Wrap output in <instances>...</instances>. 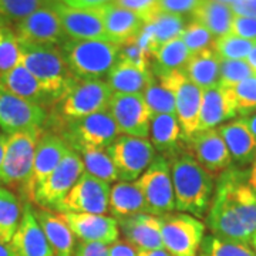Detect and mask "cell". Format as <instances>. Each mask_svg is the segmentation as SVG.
<instances>
[{
	"label": "cell",
	"mask_w": 256,
	"mask_h": 256,
	"mask_svg": "<svg viewBox=\"0 0 256 256\" xmlns=\"http://www.w3.org/2000/svg\"><path fill=\"white\" fill-rule=\"evenodd\" d=\"M44 107L23 100L0 86V131L6 136L18 131L42 128L46 122Z\"/></svg>",
	"instance_id": "9a60e30c"
},
{
	"label": "cell",
	"mask_w": 256,
	"mask_h": 256,
	"mask_svg": "<svg viewBox=\"0 0 256 256\" xmlns=\"http://www.w3.org/2000/svg\"><path fill=\"white\" fill-rule=\"evenodd\" d=\"M112 3L118 4L121 8L134 12L144 22H148L156 13L160 12L158 0H114Z\"/></svg>",
	"instance_id": "ee69618b"
},
{
	"label": "cell",
	"mask_w": 256,
	"mask_h": 256,
	"mask_svg": "<svg viewBox=\"0 0 256 256\" xmlns=\"http://www.w3.org/2000/svg\"><path fill=\"white\" fill-rule=\"evenodd\" d=\"M158 82L174 96L175 116L182 130V137H192L200 130V112L204 92L190 82L182 72H171L158 76Z\"/></svg>",
	"instance_id": "30bf717a"
},
{
	"label": "cell",
	"mask_w": 256,
	"mask_h": 256,
	"mask_svg": "<svg viewBox=\"0 0 256 256\" xmlns=\"http://www.w3.org/2000/svg\"><path fill=\"white\" fill-rule=\"evenodd\" d=\"M201 0H158V6L161 12L172 13V14H191Z\"/></svg>",
	"instance_id": "bcb514c9"
},
{
	"label": "cell",
	"mask_w": 256,
	"mask_h": 256,
	"mask_svg": "<svg viewBox=\"0 0 256 256\" xmlns=\"http://www.w3.org/2000/svg\"><path fill=\"white\" fill-rule=\"evenodd\" d=\"M0 86L20 98L36 102L42 107H44L47 101H53L52 96L22 63L0 76Z\"/></svg>",
	"instance_id": "83f0119b"
},
{
	"label": "cell",
	"mask_w": 256,
	"mask_h": 256,
	"mask_svg": "<svg viewBox=\"0 0 256 256\" xmlns=\"http://www.w3.org/2000/svg\"><path fill=\"white\" fill-rule=\"evenodd\" d=\"M137 250L124 239H117L108 245V256H137Z\"/></svg>",
	"instance_id": "681fc988"
},
{
	"label": "cell",
	"mask_w": 256,
	"mask_h": 256,
	"mask_svg": "<svg viewBox=\"0 0 256 256\" xmlns=\"http://www.w3.org/2000/svg\"><path fill=\"white\" fill-rule=\"evenodd\" d=\"M239 116H252L256 112V74L236 84L234 88Z\"/></svg>",
	"instance_id": "b9f144b4"
},
{
	"label": "cell",
	"mask_w": 256,
	"mask_h": 256,
	"mask_svg": "<svg viewBox=\"0 0 256 256\" xmlns=\"http://www.w3.org/2000/svg\"><path fill=\"white\" fill-rule=\"evenodd\" d=\"M218 131L228 146L232 161L239 165L252 164L256 156V138L244 117L222 124Z\"/></svg>",
	"instance_id": "484cf974"
},
{
	"label": "cell",
	"mask_w": 256,
	"mask_h": 256,
	"mask_svg": "<svg viewBox=\"0 0 256 256\" xmlns=\"http://www.w3.org/2000/svg\"><path fill=\"white\" fill-rule=\"evenodd\" d=\"M244 120H245V122L248 124V127H249V130L252 131V134H254L256 138V112L255 114H252V116L244 117Z\"/></svg>",
	"instance_id": "9f6ffc18"
},
{
	"label": "cell",
	"mask_w": 256,
	"mask_h": 256,
	"mask_svg": "<svg viewBox=\"0 0 256 256\" xmlns=\"http://www.w3.org/2000/svg\"><path fill=\"white\" fill-rule=\"evenodd\" d=\"M230 33L240 38L256 43V18L234 16L230 24Z\"/></svg>",
	"instance_id": "f6af8a7d"
},
{
	"label": "cell",
	"mask_w": 256,
	"mask_h": 256,
	"mask_svg": "<svg viewBox=\"0 0 256 256\" xmlns=\"http://www.w3.org/2000/svg\"><path fill=\"white\" fill-rule=\"evenodd\" d=\"M70 146H67V142L62 136L56 134L53 131L42 132L34 151L33 181H32L33 195L37 188L44 182L47 176L57 168V165L62 162Z\"/></svg>",
	"instance_id": "603a6c76"
},
{
	"label": "cell",
	"mask_w": 256,
	"mask_h": 256,
	"mask_svg": "<svg viewBox=\"0 0 256 256\" xmlns=\"http://www.w3.org/2000/svg\"><path fill=\"white\" fill-rule=\"evenodd\" d=\"M48 2H58L72 8H101L114 0H48Z\"/></svg>",
	"instance_id": "f907efd6"
},
{
	"label": "cell",
	"mask_w": 256,
	"mask_h": 256,
	"mask_svg": "<svg viewBox=\"0 0 256 256\" xmlns=\"http://www.w3.org/2000/svg\"><path fill=\"white\" fill-rule=\"evenodd\" d=\"M236 116L238 107L232 88L218 86L215 88L206 90L202 96L198 131L220 127L230 120H235Z\"/></svg>",
	"instance_id": "7402d4cb"
},
{
	"label": "cell",
	"mask_w": 256,
	"mask_h": 256,
	"mask_svg": "<svg viewBox=\"0 0 256 256\" xmlns=\"http://www.w3.org/2000/svg\"><path fill=\"white\" fill-rule=\"evenodd\" d=\"M22 210L18 196L0 186V242L9 244L12 240L22 220Z\"/></svg>",
	"instance_id": "836d02e7"
},
{
	"label": "cell",
	"mask_w": 256,
	"mask_h": 256,
	"mask_svg": "<svg viewBox=\"0 0 256 256\" xmlns=\"http://www.w3.org/2000/svg\"><path fill=\"white\" fill-rule=\"evenodd\" d=\"M246 60H222L220 68V86L234 88L236 84L254 76Z\"/></svg>",
	"instance_id": "60d3db41"
},
{
	"label": "cell",
	"mask_w": 256,
	"mask_h": 256,
	"mask_svg": "<svg viewBox=\"0 0 256 256\" xmlns=\"http://www.w3.org/2000/svg\"><path fill=\"white\" fill-rule=\"evenodd\" d=\"M6 138H8V136H6V134L0 132V174H2V165H3V158H4Z\"/></svg>",
	"instance_id": "11a10c76"
},
{
	"label": "cell",
	"mask_w": 256,
	"mask_h": 256,
	"mask_svg": "<svg viewBox=\"0 0 256 256\" xmlns=\"http://www.w3.org/2000/svg\"><path fill=\"white\" fill-rule=\"evenodd\" d=\"M181 38L185 43V46L188 47V50L191 52V54L200 53L206 48H212L214 42H215V37L210 30L192 18L190 23H186L182 34H181Z\"/></svg>",
	"instance_id": "ab89813d"
},
{
	"label": "cell",
	"mask_w": 256,
	"mask_h": 256,
	"mask_svg": "<svg viewBox=\"0 0 256 256\" xmlns=\"http://www.w3.org/2000/svg\"><path fill=\"white\" fill-rule=\"evenodd\" d=\"M50 3L70 40H108L104 30L101 8H72L58 2Z\"/></svg>",
	"instance_id": "2e32d148"
},
{
	"label": "cell",
	"mask_w": 256,
	"mask_h": 256,
	"mask_svg": "<svg viewBox=\"0 0 256 256\" xmlns=\"http://www.w3.org/2000/svg\"><path fill=\"white\" fill-rule=\"evenodd\" d=\"M117 222L118 229L124 235V240H127L137 252L164 248L161 239L160 216L151 214H138L118 218Z\"/></svg>",
	"instance_id": "44dd1931"
},
{
	"label": "cell",
	"mask_w": 256,
	"mask_h": 256,
	"mask_svg": "<svg viewBox=\"0 0 256 256\" xmlns=\"http://www.w3.org/2000/svg\"><path fill=\"white\" fill-rule=\"evenodd\" d=\"M118 58L126 60L130 63L136 64L138 67L142 68H150V62H151V56L146 52V48L140 46L137 38H132L124 44H120Z\"/></svg>",
	"instance_id": "7bdbcfd3"
},
{
	"label": "cell",
	"mask_w": 256,
	"mask_h": 256,
	"mask_svg": "<svg viewBox=\"0 0 256 256\" xmlns=\"http://www.w3.org/2000/svg\"><path fill=\"white\" fill-rule=\"evenodd\" d=\"M47 3L48 0H0V18L18 23Z\"/></svg>",
	"instance_id": "f35d334b"
},
{
	"label": "cell",
	"mask_w": 256,
	"mask_h": 256,
	"mask_svg": "<svg viewBox=\"0 0 256 256\" xmlns=\"http://www.w3.org/2000/svg\"><path fill=\"white\" fill-rule=\"evenodd\" d=\"M134 182L144 195L148 214L161 216L175 210L171 164L164 156H156L151 165Z\"/></svg>",
	"instance_id": "9c48e42d"
},
{
	"label": "cell",
	"mask_w": 256,
	"mask_h": 256,
	"mask_svg": "<svg viewBox=\"0 0 256 256\" xmlns=\"http://www.w3.org/2000/svg\"><path fill=\"white\" fill-rule=\"evenodd\" d=\"M66 122L64 141L76 152L82 150H107L118 138L120 131L110 111Z\"/></svg>",
	"instance_id": "52a82bcc"
},
{
	"label": "cell",
	"mask_w": 256,
	"mask_h": 256,
	"mask_svg": "<svg viewBox=\"0 0 256 256\" xmlns=\"http://www.w3.org/2000/svg\"><path fill=\"white\" fill-rule=\"evenodd\" d=\"M110 210L114 218L148 214L146 200L136 182L116 184L110 191Z\"/></svg>",
	"instance_id": "4dcf8cb0"
},
{
	"label": "cell",
	"mask_w": 256,
	"mask_h": 256,
	"mask_svg": "<svg viewBox=\"0 0 256 256\" xmlns=\"http://www.w3.org/2000/svg\"><path fill=\"white\" fill-rule=\"evenodd\" d=\"M246 63L249 64V67L252 68V72L256 74V43L252 47V50H250V53L248 54L246 57Z\"/></svg>",
	"instance_id": "db71d44e"
},
{
	"label": "cell",
	"mask_w": 256,
	"mask_h": 256,
	"mask_svg": "<svg viewBox=\"0 0 256 256\" xmlns=\"http://www.w3.org/2000/svg\"><path fill=\"white\" fill-rule=\"evenodd\" d=\"M201 256H256L249 244L208 235L200 246Z\"/></svg>",
	"instance_id": "d590c367"
},
{
	"label": "cell",
	"mask_w": 256,
	"mask_h": 256,
	"mask_svg": "<svg viewBox=\"0 0 256 256\" xmlns=\"http://www.w3.org/2000/svg\"><path fill=\"white\" fill-rule=\"evenodd\" d=\"M175 210L201 218L210 206L214 178L190 154L176 156L171 162Z\"/></svg>",
	"instance_id": "7a4b0ae2"
},
{
	"label": "cell",
	"mask_w": 256,
	"mask_h": 256,
	"mask_svg": "<svg viewBox=\"0 0 256 256\" xmlns=\"http://www.w3.org/2000/svg\"><path fill=\"white\" fill-rule=\"evenodd\" d=\"M84 172L82 156L74 150H68L62 162L47 176L33 195L32 202L47 210H58L60 204Z\"/></svg>",
	"instance_id": "7c38bea8"
},
{
	"label": "cell",
	"mask_w": 256,
	"mask_h": 256,
	"mask_svg": "<svg viewBox=\"0 0 256 256\" xmlns=\"http://www.w3.org/2000/svg\"><path fill=\"white\" fill-rule=\"evenodd\" d=\"M220 57L214 48H206L191 56L182 73L202 92L220 86Z\"/></svg>",
	"instance_id": "f1b7e54d"
},
{
	"label": "cell",
	"mask_w": 256,
	"mask_h": 256,
	"mask_svg": "<svg viewBox=\"0 0 256 256\" xmlns=\"http://www.w3.org/2000/svg\"><path fill=\"white\" fill-rule=\"evenodd\" d=\"M9 249L10 256H54L28 201L23 204L22 220L9 242Z\"/></svg>",
	"instance_id": "ffe728a7"
},
{
	"label": "cell",
	"mask_w": 256,
	"mask_h": 256,
	"mask_svg": "<svg viewBox=\"0 0 256 256\" xmlns=\"http://www.w3.org/2000/svg\"><path fill=\"white\" fill-rule=\"evenodd\" d=\"M42 132V128H30L10 134L6 138L0 184L18 190L24 200L28 201L33 198L32 181L34 151Z\"/></svg>",
	"instance_id": "3957f363"
},
{
	"label": "cell",
	"mask_w": 256,
	"mask_h": 256,
	"mask_svg": "<svg viewBox=\"0 0 256 256\" xmlns=\"http://www.w3.org/2000/svg\"><path fill=\"white\" fill-rule=\"evenodd\" d=\"M137 256H172L165 248L160 249H151V250H141L138 252Z\"/></svg>",
	"instance_id": "f5cc1de1"
},
{
	"label": "cell",
	"mask_w": 256,
	"mask_h": 256,
	"mask_svg": "<svg viewBox=\"0 0 256 256\" xmlns=\"http://www.w3.org/2000/svg\"><path fill=\"white\" fill-rule=\"evenodd\" d=\"M63 52L72 73L78 78L97 80L108 74L118 60V44L110 40H67Z\"/></svg>",
	"instance_id": "5b68a950"
},
{
	"label": "cell",
	"mask_w": 256,
	"mask_h": 256,
	"mask_svg": "<svg viewBox=\"0 0 256 256\" xmlns=\"http://www.w3.org/2000/svg\"><path fill=\"white\" fill-rule=\"evenodd\" d=\"M246 181L248 184H249V186H250V188H254V190L256 191V156H255V160L252 161V164H250L249 171H248Z\"/></svg>",
	"instance_id": "816d5d0a"
},
{
	"label": "cell",
	"mask_w": 256,
	"mask_h": 256,
	"mask_svg": "<svg viewBox=\"0 0 256 256\" xmlns=\"http://www.w3.org/2000/svg\"><path fill=\"white\" fill-rule=\"evenodd\" d=\"M0 256H10L9 244H3V242H0Z\"/></svg>",
	"instance_id": "6f0895ef"
},
{
	"label": "cell",
	"mask_w": 256,
	"mask_h": 256,
	"mask_svg": "<svg viewBox=\"0 0 256 256\" xmlns=\"http://www.w3.org/2000/svg\"><path fill=\"white\" fill-rule=\"evenodd\" d=\"M108 111L120 134L148 138L152 116L142 94H112Z\"/></svg>",
	"instance_id": "5bb4252c"
},
{
	"label": "cell",
	"mask_w": 256,
	"mask_h": 256,
	"mask_svg": "<svg viewBox=\"0 0 256 256\" xmlns=\"http://www.w3.org/2000/svg\"><path fill=\"white\" fill-rule=\"evenodd\" d=\"M14 30L20 42L33 44L60 46L66 37L60 18L50 2L22 22L16 23Z\"/></svg>",
	"instance_id": "e0dca14e"
},
{
	"label": "cell",
	"mask_w": 256,
	"mask_h": 256,
	"mask_svg": "<svg viewBox=\"0 0 256 256\" xmlns=\"http://www.w3.org/2000/svg\"><path fill=\"white\" fill-rule=\"evenodd\" d=\"M111 97L112 92L107 82L76 77L56 102L60 117L70 121L108 111Z\"/></svg>",
	"instance_id": "8992f818"
},
{
	"label": "cell",
	"mask_w": 256,
	"mask_h": 256,
	"mask_svg": "<svg viewBox=\"0 0 256 256\" xmlns=\"http://www.w3.org/2000/svg\"><path fill=\"white\" fill-rule=\"evenodd\" d=\"M78 154L84 164V172L108 184L118 180L117 170L107 150H82Z\"/></svg>",
	"instance_id": "e575fe53"
},
{
	"label": "cell",
	"mask_w": 256,
	"mask_h": 256,
	"mask_svg": "<svg viewBox=\"0 0 256 256\" xmlns=\"http://www.w3.org/2000/svg\"><path fill=\"white\" fill-rule=\"evenodd\" d=\"M0 132H2V131H0Z\"/></svg>",
	"instance_id": "94428289"
},
{
	"label": "cell",
	"mask_w": 256,
	"mask_h": 256,
	"mask_svg": "<svg viewBox=\"0 0 256 256\" xmlns=\"http://www.w3.org/2000/svg\"><path fill=\"white\" fill-rule=\"evenodd\" d=\"M118 180L134 182L142 175L156 158V148L146 138L120 136L108 148Z\"/></svg>",
	"instance_id": "8fae6325"
},
{
	"label": "cell",
	"mask_w": 256,
	"mask_h": 256,
	"mask_svg": "<svg viewBox=\"0 0 256 256\" xmlns=\"http://www.w3.org/2000/svg\"><path fill=\"white\" fill-rule=\"evenodd\" d=\"M186 140L190 150L188 154L210 175L222 174L232 166V156L218 128L198 131Z\"/></svg>",
	"instance_id": "ac0fdd59"
},
{
	"label": "cell",
	"mask_w": 256,
	"mask_h": 256,
	"mask_svg": "<svg viewBox=\"0 0 256 256\" xmlns=\"http://www.w3.org/2000/svg\"><path fill=\"white\" fill-rule=\"evenodd\" d=\"M101 13L107 38L118 46L136 38L146 24V22L134 12L112 2L101 6Z\"/></svg>",
	"instance_id": "cb8c5ba5"
},
{
	"label": "cell",
	"mask_w": 256,
	"mask_h": 256,
	"mask_svg": "<svg viewBox=\"0 0 256 256\" xmlns=\"http://www.w3.org/2000/svg\"><path fill=\"white\" fill-rule=\"evenodd\" d=\"M191 56V52L185 46L181 36L161 44L152 54V58L156 60V76L171 72H182Z\"/></svg>",
	"instance_id": "1f68e13d"
},
{
	"label": "cell",
	"mask_w": 256,
	"mask_h": 256,
	"mask_svg": "<svg viewBox=\"0 0 256 256\" xmlns=\"http://www.w3.org/2000/svg\"><path fill=\"white\" fill-rule=\"evenodd\" d=\"M34 216L52 246L54 256H73L76 248V236L62 212L37 206Z\"/></svg>",
	"instance_id": "d4e9b609"
},
{
	"label": "cell",
	"mask_w": 256,
	"mask_h": 256,
	"mask_svg": "<svg viewBox=\"0 0 256 256\" xmlns=\"http://www.w3.org/2000/svg\"><path fill=\"white\" fill-rule=\"evenodd\" d=\"M20 50L22 64L36 77L53 101L58 100L67 86L76 78L67 64L62 46L20 42Z\"/></svg>",
	"instance_id": "277c9868"
},
{
	"label": "cell",
	"mask_w": 256,
	"mask_h": 256,
	"mask_svg": "<svg viewBox=\"0 0 256 256\" xmlns=\"http://www.w3.org/2000/svg\"><path fill=\"white\" fill-rule=\"evenodd\" d=\"M74 256H108V246L102 244L80 242L74 249Z\"/></svg>",
	"instance_id": "7dc6e473"
},
{
	"label": "cell",
	"mask_w": 256,
	"mask_h": 256,
	"mask_svg": "<svg viewBox=\"0 0 256 256\" xmlns=\"http://www.w3.org/2000/svg\"><path fill=\"white\" fill-rule=\"evenodd\" d=\"M110 184L82 172L57 210L107 215L110 210Z\"/></svg>",
	"instance_id": "4fadbf2b"
},
{
	"label": "cell",
	"mask_w": 256,
	"mask_h": 256,
	"mask_svg": "<svg viewBox=\"0 0 256 256\" xmlns=\"http://www.w3.org/2000/svg\"><path fill=\"white\" fill-rule=\"evenodd\" d=\"M73 235L86 244L111 245L118 239V222L114 216L97 214L62 212Z\"/></svg>",
	"instance_id": "d6986e66"
},
{
	"label": "cell",
	"mask_w": 256,
	"mask_h": 256,
	"mask_svg": "<svg viewBox=\"0 0 256 256\" xmlns=\"http://www.w3.org/2000/svg\"><path fill=\"white\" fill-rule=\"evenodd\" d=\"M192 20L201 23L210 30L215 38L230 33V24L234 13L229 4L220 3L215 0H201L200 4L191 13Z\"/></svg>",
	"instance_id": "f546056e"
},
{
	"label": "cell",
	"mask_w": 256,
	"mask_h": 256,
	"mask_svg": "<svg viewBox=\"0 0 256 256\" xmlns=\"http://www.w3.org/2000/svg\"><path fill=\"white\" fill-rule=\"evenodd\" d=\"M162 246L172 256H195L205 238V224L190 214L160 216Z\"/></svg>",
	"instance_id": "ba28073f"
},
{
	"label": "cell",
	"mask_w": 256,
	"mask_h": 256,
	"mask_svg": "<svg viewBox=\"0 0 256 256\" xmlns=\"http://www.w3.org/2000/svg\"><path fill=\"white\" fill-rule=\"evenodd\" d=\"M152 78L154 74L150 68L118 58L107 74V84L112 94H142Z\"/></svg>",
	"instance_id": "4316f807"
},
{
	"label": "cell",
	"mask_w": 256,
	"mask_h": 256,
	"mask_svg": "<svg viewBox=\"0 0 256 256\" xmlns=\"http://www.w3.org/2000/svg\"><path fill=\"white\" fill-rule=\"evenodd\" d=\"M254 44L255 43L249 40L228 33L225 36L215 38L212 48L222 60H246Z\"/></svg>",
	"instance_id": "74e56055"
},
{
	"label": "cell",
	"mask_w": 256,
	"mask_h": 256,
	"mask_svg": "<svg viewBox=\"0 0 256 256\" xmlns=\"http://www.w3.org/2000/svg\"><path fill=\"white\" fill-rule=\"evenodd\" d=\"M151 144L160 151L172 150L182 136V130L175 114H160L151 120Z\"/></svg>",
	"instance_id": "d6a6232c"
},
{
	"label": "cell",
	"mask_w": 256,
	"mask_h": 256,
	"mask_svg": "<svg viewBox=\"0 0 256 256\" xmlns=\"http://www.w3.org/2000/svg\"><path fill=\"white\" fill-rule=\"evenodd\" d=\"M215 2H220V3H225V4H232L235 0H215Z\"/></svg>",
	"instance_id": "91938a15"
},
{
	"label": "cell",
	"mask_w": 256,
	"mask_h": 256,
	"mask_svg": "<svg viewBox=\"0 0 256 256\" xmlns=\"http://www.w3.org/2000/svg\"><path fill=\"white\" fill-rule=\"evenodd\" d=\"M206 225L215 236L250 242L256 232V191L249 186L244 171L230 166L220 175Z\"/></svg>",
	"instance_id": "6da1fadb"
},
{
	"label": "cell",
	"mask_w": 256,
	"mask_h": 256,
	"mask_svg": "<svg viewBox=\"0 0 256 256\" xmlns=\"http://www.w3.org/2000/svg\"><path fill=\"white\" fill-rule=\"evenodd\" d=\"M249 244H250V246H252V249L255 250V254H256V232L252 235V238H250V242H249Z\"/></svg>",
	"instance_id": "680465c9"
},
{
	"label": "cell",
	"mask_w": 256,
	"mask_h": 256,
	"mask_svg": "<svg viewBox=\"0 0 256 256\" xmlns=\"http://www.w3.org/2000/svg\"><path fill=\"white\" fill-rule=\"evenodd\" d=\"M229 6L235 16L256 18V0H235Z\"/></svg>",
	"instance_id": "c3c4849f"
},
{
	"label": "cell",
	"mask_w": 256,
	"mask_h": 256,
	"mask_svg": "<svg viewBox=\"0 0 256 256\" xmlns=\"http://www.w3.org/2000/svg\"><path fill=\"white\" fill-rule=\"evenodd\" d=\"M142 97L152 117L160 114H175V100L172 92L156 78H152V82L146 86Z\"/></svg>",
	"instance_id": "8d00e7d4"
}]
</instances>
